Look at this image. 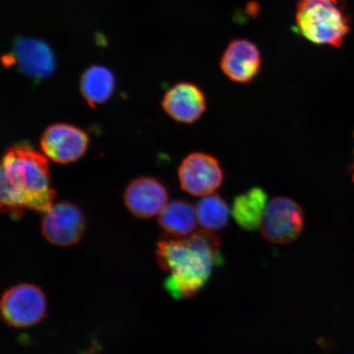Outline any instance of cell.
<instances>
[{
    "label": "cell",
    "instance_id": "cell-1",
    "mask_svg": "<svg viewBox=\"0 0 354 354\" xmlns=\"http://www.w3.org/2000/svg\"><path fill=\"white\" fill-rule=\"evenodd\" d=\"M220 245L218 234L205 230L187 237L158 241L157 262L169 272L163 287L171 298H193L205 288L214 270L223 263Z\"/></svg>",
    "mask_w": 354,
    "mask_h": 354
},
{
    "label": "cell",
    "instance_id": "cell-2",
    "mask_svg": "<svg viewBox=\"0 0 354 354\" xmlns=\"http://www.w3.org/2000/svg\"><path fill=\"white\" fill-rule=\"evenodd\" d=\"M50 170L44 154L26 143L11 146L4 153L0 171V203L3 212L19 219L24 209L44 214L55 205Z\"/></svg>",
    "mask_w": 354,
    "mask_h": 354
},
{
    "label": "cell",
    "instance_id": "cell-3",
    "mask_svg": "<svg viewBox=\"0 0 354 354\" xmlns=\"http://www.w3.org/2000/svg\"><path fill=\"white\" fill-rule=\"evenodd\" d=\"M295 21L301 35L319 46H342L351 30L338 0H299Z\"/></svg>",
    "mask_w": 354,
    "mask_h": 354
},
{
    "label": "cell",
    "instance_id": "cell-4",
    "mask_svg": "<svg viewBox=\"0 0 354 354\" xmlns=\"http://www.w3.org/2000/svg\"><path fill=\"white\" fill-rule=\"evenodd\" d=\"M3 320L13 328L39 324L47 315V299L41 287L22 283L4 291L0 302Z\"/></svg>",
    "mask_w": 354,
    "mask_h": 354
},
{
    "label": "cell",
    "instance_id": "cell-5",
    "mask_svg": "<svg viewBox=\"0 0 354 354\" xmlns=\"http://www.w3.org/2000/svg\"><path fill=\"white\" fill-rule=\"evenodd\" d=\"M305 218L302 207L287 197H277L268 203L261 232L270 243L287 245L300 236Z\"/></svg>",
    "mask_w": 354,
    "mask_h": 354
},
{
    "label": "cell",
    "instance_id": "cell-6",
    "mask_svg": "<svg viewBox=\"0 0 354 354\" xmlns=\"http://www.w3.org/2000/svg\"><path fill=\"white\" fill-rule=\"evenodd\" d=\"M86 221L81 209L70 202L55 203L44 212L41 233L46 240L57 247L77 245L85 234Z\"/></svg>",
    "mask_w": 354,
    "mask_h": 354
},
{
    "label": "cell",
    "instance_id": "cell-7",
    "mask_svg": "<svg viewBox=\"0 0 354 354\" xmlns=\"http://www.w3.org/2000/svg\"><path fill=\"white\" fill-rule=\"evenodd\" d=\"M180 187L194 196L214 194L224 180L219 161L205 153H192L181 162L178 170Z\"/></svg>",
    "mask_w": 354,
    "mask_h": 354
},
{
    "label": "cell",
    "instance_id": "cell-8",
    "mask_svg": "<svg viewBox=\"0 0 354 354\" xmlns=\"http://www.w3.org/2000/svg\"><path fill=\"white\" fill-rule=\"evenodd\" d=\"M88 145L86 133L68 124H53L44 131L41 147L44 156L59 165H69L86 153Z\"/></svg>",
    "mask_w": 354,
    "mask_h": 354
},
{
    "label": "cell",
    "instance_id": "cell-9",
    "mask_svg": "<svg viewBox=\"0 0 354 354\" xmlns=\"http://www.w3.org/2000/svg\"><path fill=\"white\" fill-rule=\"evenodd\" d=\"M127 209L137 218L149 219L161 214L168 205V193L160 181L141 176L132 180L124 192Z\"/></svg>",
    "mask_w": 354,
    "mask_h": 354
},
{
    "label": "cell",
    "instance_id": "cell-10",
    "mask_svg": "<svg viewBox=\"0 0 354 354\" xmlns=\"http://www.w3.org/2000/svg\"><path fill=\"white\" fill-rule=\"evenodd\" d=\"M262 66L258 46L246 39H233L221 57L220 66L225 76L236 83H249L257 77Z\"/></svg>",
    "mask_w": 354,
    "mask_h": 354
},
{
    "label": "cell",
    "instance_id": "cell-11",
    "mask_svg": "<svg viewBox=\"0 0 354 354\" xmlns=\"http://www.w3.org/2000/svg\"><path fill=\"white\" fill-rule=\"evenodd\" d=\"M162 107L176 122L194 123L206 111V96L194 84L179 83L167 91L162 100Z\"/></svg>",
    "mask_w": 354,
    "mask_h": 354
},
{
    "label": "cell",
    "instance_id": "cell-12",
    "mask_svg": "<svg viewBox=\"0 0 354 354\" xmlns=\"http://www.w3.org/2000/svg\"><path fill=\"white\" fill-rule=\"evenodd\" d=\"M12 57L20 72L34 79L46 78L55 68V59L47 44L41 39L19 38L13 43Z\"/></svg>",
    "mask_w": 354,
    "mask_h": 354
},
{
    "label": "cell",
    "instance_id": "cell-13",
    "mask_svg": "<svg viewBox=\"0 0 354 354\" xmlns=\"http://www.w3.org/2000/svg\"><path fill=\"white\" fill-rule=\"evenodd\" d=\"M268 198V194L262 188L247 190L234 198L231 210L233 218L245 231H256L262 224Z\"/></svg>",
    "mask_w": 354,
    "mask_h": 354
},
{
    "label": "cell",
    "instance_id": "cell-14",
    "mask_svg": "<svg viewBox=\"0 0 354 354\" xmlns=\"http://www.w3.org/2000/svg\"><path fill=\"white\" fill-rule=\"evenodd\" d=\"M158 221L168 237H187L194 233L197 227L196 209L188 201L178 199L168 203L158 215Z\"/></svg>",
    "mask_w": 354,
    "mask_h": 354
},
{
    "label": "cell",
    "instance_id": "cell-15",
    "mask_svg": "<svg viewBox=\"0 0 354 354\" xmlns=\"http://www.w3.org/2000/svg\"><path fill=\"white\" fill-rule=\"evenodd\" d=\"M113 87V74L103 66H92L82 75L81 91L91 106L104 103L109 99Z\"/></svg>",
    "mask_w": 354,
    "mask_h": 354
},
{
    "label": "cell",
    "instance_id": "cell-16",
    "mask_svg": "<svg viewBox=\"0 0 354 354\" xmlns=\"http://www.w3.org/2000/svg\"><path fill=\"white\" fill-rule=\"evenodd\" d=\"M196 214L198 223L203 230L216 232L227 225L231 210L218 194H212L198 203Z\"/></svg>",
    "mask_w": 354,
    "mask_h": 354
},
{
    "label": "cell",
    "instance_id": "cell-17",
    "mask_svg": "<svg viewBox=\"0 0 354 354\" xmlns=\"http://www.w3.org/2000/svg\"><path fill=\"white\" fill-rule=\"evenodd\" d=\"M353 180H354V169H353Z\"/></svg>",
    "mask_w": 354,
    "mask_h": 354
}]
</instances>
